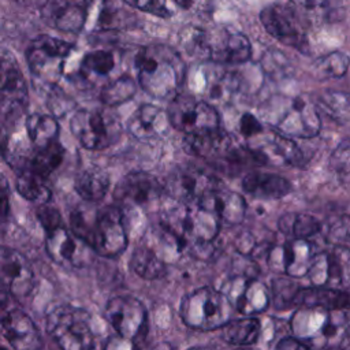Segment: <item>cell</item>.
<instances>
[{
  "instance_id": "1",
  "label": "cell",
  "mask_w": 350,
  "mask_h": 350,
  "mask_svg": "<svg viewBox=\"0 0 350 350\" xmlns=\"http://www.w3.org/2000/svg\"><path fill=\"white\" fill-rule=\"evenodd\" d=\"M41 19L57 31L79 34L118 29L124 16L109 0H46Z\"/></svg>"
},
{
  "instance_id": "2",
  "label": "cell",
  "mask_w": 350,
  "mask_h": 350,
  "mask_svg": "<svg viewBox=\"0 0 350 350\" xmlns=\"http://www.w3.org/2000/svg\"><path fill=\"white\" fill-rule=\"evenodd\" d=\"M137 79L145 93L167 100L178 96L186 67L180 55L164 44H150L135 56Z\"/></svg>"
},
{
  "instance_id": "3",
  "label": "cell",
  "mask_w": 350,
  "mask_h": 350,
  "mask_svg": "<svg viewBox=\"0 0 350 350\" xmlns=\"http://www.w3.org/2000/svg\"><path fill=\"white\" fill-rule=\"evenodd\" d=\"M265 119L288 138H312L321 129L320 112L306 96L275 98L268 104Z\"/></svg>"
},
{
  "instance_id": "4",
  "label": "cell",
  "mask_w": 350,
  "mask_h": 350,
  "mask_svg": "<svg viewBox=\"0 0 350 350\" xmlns=\"http://www.w3.org/2000/svg\"><path fill=\"white\" fill-rule=\"evenodd\" d=\"M234 306L215 287L205 286L186 294L179 305L182 321L194 329L211 331L221 328L234 316Z\"/></svg>"
},
{
  "instance_id": "5",
  "label": "cell",
  "mask_w": 350,
  "mask_h": 350,
  "mask_svg": "<svg viewBox=\"0 0 350 350\" xmlns=\"http://www.w3.org/2000/svg\"><path fill=\"white\" fill-rule=\"evenodd\" d=\"M77 46L66 40L52 36L36 37L27 51L26 62L31 75L42 85L55 88L66 75L67 66L75 53Z\"/></svg>"
},
{
  "instance_id": "6",
  "label": "cell",
  "mask_w": 350,
  "mask_h": 350,
  "mask_svg": "<svg viewBox=\"0 0 350 350\" xmlns=\"http://www.w3.org/2000/svg\"><path fill=\"white\" fill-rule=\"evenodd\" d=\"M46 334L60 350H94V336L89 313L77 306L60 305L53 308L45 323Z\"/></svg>"
},
{
  "instance_id": "7",
  "label": "cell",
  "mask_w": 350,
  "mask_h": 350,
  "mask_svg": "<svg viewBox=\"0 0 350 350\" xmlns=\"http://www.w3.org/2000/svg\"><path fill=\"white\" fill-rule=\"evenodd\" d=\"M74 138L89 150H101L111 146L120 135V124L105 109L81 108L70 119Z\"/></svg>"
},
{
  "instance_id": "8",
  "label": "cell",
  "mask_w": 350,
  "mask_h": 350,
  "mask_svg": "<svg viewBox=\"0 0 350 350\" xmlns=\"http://www.w3.org/2000/svg\"><path fill=\"white\" fill-rule=\"evenodd\" d=\"M129 243L124 216L119 206L108 205L94 212L90 249L107 258L122 254Z\"/></svg>"
},
{
  "instance_id": "9",
  "label": "cell",
  "mask_w": 350,
  "mask_h": 350,
  "mask_svg": "<svg viewBox=\"0 0 350 350\" xmlns=\"http://www.w3.org/2000/svg\"><path fill=\"white\" fill-rule=\"evenodd\" d=\"M104 314L116 335L134 342L138 347L145 340L149 328L148 310L138 298L115 295L107 302Z\"/></svg>"
},
{
  "instance_id": "10",
  "label": "cell",
  "mask_w": 350,
  "mask_h": 350,
  "mask_svg": "<svg viewBox=\"0 0 350 350\" xmlns=\"http://www.w3.org/2000/svg\"><path fill=\"white\" fill-rule=\"evenodd\" d=\"M29 92L15 56L0 49V119L15 122L26 109Z\"/></svg>"
},
{
  "instance_id": "11",
  "label": "cell",
  "mask_w": 350,
  "mask_h": 350,
  "mask_svg": "<svg viewBox=\"0 0 350 350\" xmlns=\"http://www.w3.org/2000/svg\"><path fill=\"white\" fill-rule=\"evenodd\" d=\"M342 312H329L320 308H297L290 320L293 336L299 340H313L325 346L335 340L345 327Z\"/></svg>"
},
{
  "instance_id": "12",
  "label": "cell",
  "mask_w": 350,
  "mask_h": 350,
  "mask_svg": "<svg viewBox=\"0 0 350 350\" xmlns=\"http://www.w3.org/2000/svg\"><path fill=\"white\" fill-rule=\"evenodd\" d=\"M167 116L170 124L186 135L220 129L216 108L190 96H175L168 105Z\"/></svg>"
},
{
  "instance_id": "13",
  "label": "cell",
  "mask_w": 350,
  "mask_h": 350,
  "mask_svg": "<svg viewBox=\"0 0 350 350\" xmlns=\"http://www.w3.org/2000/svg\"><path fill=\"white\" fill-rule=\"evenodd\" d=\"M12 295L0 297V325L7 342L15 350H41L42 338L34 321L12 301Z\"/></svg>"
},
{
  "instance_id": "14",
  "label": "cell",
  "mask_w": 350,
  "mask_h": 350,
  "mask_svg": "<svg viewBox=\"0 0 350 350\" xmlns=\"http://www.w3.org/2000/svg\"><path fill=\"white\" fill-rule=\"evenodd\" d=\"M260 22L265 31L282 44L302 53H309V41L302 21L291 7L271 4L260 11Z\"/></svg>"
},
{
  "instance_id": "15",
  "label": "cell",
  "mask_w": 350,
  "mask_h": 350,
  "mask_svg": "<svg viewBox=\"0 0 350 350\" xmlns=\"http://www.w3.org/2000/svg\"><path fill=\"white\" fill-rule=\"evenodd\" d=\"M219 290L243 316H257L267 310L271 302L268 287L257 278L234 275Z\"/></svg>"
},
{
  "instance_id": "16",
  "label": "cell",
  "mask_w": 350,
  "mask_h": 350,
  "mask_svg": "<svg viewBox=\"0 0 350 350\" xmlns=\"http://www.w3.org/2000/svg\"><path fill=\"white\" fill-rule=\"evenodd\" d=\"M0 286L14 298L27 297L36 286L30 261L8 246H0Z\"/></svg>"
},
{
  "instance_id": "17",
  "label": "cell",
  "mask_w": 350,
  "mask_h": 350,
  "mask_svg": "<svg viewBox=\"0 0 350 350\" xmlns=\"http://www.w3.org/2000/svg\"><path fill=\"white\" fill-rule=\"evenodd\" d=\"M220 186V180L206 171L198 168H180L168 178L164 191L178 202L196 204Z\"/></svg>"
},
{
  "instance_id": "18",
  "label": "cell",
  "mask_w": 350,
  "mask_h": 350,
  "mask_svg": "<svg viewBox=\"0 0 350 350\" xmlns=\"http://www.w3.org/2000/svg\"><path fill=\"white\" fill-rule=\"evenodd\" d=\"M208 60L224 64H241L250 59L252 45L249 38L226 27L206 30Z\"/></svg>"
},
{
  "instance_id": "19",
  "label": "cell",
  "mask_w": 350,
  "mask_h": 350,
  "mask_svg": "<svg viewBox=\"0 0 350 350\" xmlns=\"http://www.w3.org/2000/svg\"><path fill=\"white\" fill-rule=\"evenodd\" d=\"M45 249L55 262L66 268H81L88 265L93 252L64 224L45 232Z\"/></svg>"
},
{
  "instance_id": "20",
  "label": "cell",
  "mask_w": 350,
  "mask_h": 350,
  "mask_svg": "<svg viewBox=\"0 0 350 350\" xmlns=\"http://www.w3.org/2000/svg\"><path fill=\"white\" fill-rule=\"evenodd\" d=\"M116 67V55L111 49H89L82 53L72 71L68 72L70 79L81 89H89L98 82L105 81Z\"/></svg>"
},
{
  "instance_id": "21",
  "label": "cell",
  "mask_w": 350,
  "mask_h": 350,
  "mask_svg": "<svg viewBox=\"0 0 350 350\" xmlns=\"http://www.w3.org/2000/svg\"><path fill=\"white\" fill-rule=\"evenodd\" d=\"M163 193L164 186L152 174L133 171L119 180L113 191V198L124 205H145L159 200Z\"/></svg>"
},
{
  "instance_id": "22",
  "label": "cell",
  "mask_w": 350,
  "mask_h": 350,
  "mask_svg": "<svg viewBox=\"0 0 350 350\" xmlns=\"http://www.w3.org/2000/svg\"><path fill=\"white\" fill-rule=\"evenodd\" d=\"M196 205L215 213L220 221H224L228 226L242 223L246 213V202L243 197L223 186L202 197Z\"/></svg>"
},
{
  "instance_id": "23",
  "label": "cell",
  "mask_w": 350,
  "mask_h": 350,
  "mask_svg": "<svg viewBox=\"0 0 350 350\" xmlns=\"http://www.w3.org/2000/svg\"><path fill=\"white\" fill-rule=\"evenodd\" d=\"M220 231L219 217L196 204H186L182 223L183 239L191 242H213Z\"/></svg>"
},
{
  "instance_id": "24",
  "label": "cell",
  "mask_w": 350,
  "mask_h": 350,
  "mask_svg": "<svg viewBox=\"0 0 350 350\" xmlns=\"http://www.w3.org/2000/svg\"><path fill=\"white\" fill-rule=\"evenodd\" d=\"M295 308H320L329 312L350 309V287L334 288L309 286L301 287L294 302Z\"/></svg>"
},
{
  "instance_id": "25",
  "label": "cell",
  "mask_w": 350,
  "mask_h": 350,
  "mask_svg": "<svg viewBox=\"0 0 350 350\" xmlns=\"http://www.w3.org/2000/svg\"><path fill=\"white\" fill-rule=\"evenodd\" d=\"M170 120L167 111L153 105H139L127 120L129 133L138 139L157 138L168 131Z\"/></svg>"
},
{
  "instance_id": "26",
  "label": "cell",
  "mask_w": 350,
  "mask_h": 350,
  "mask_svg": "<svg viewBox=\"0 0 350 350\" xmlns=\"http://www.w3.org/2000/svg\"><path fill=\"white\" fill-rule=\"evenodd\" d=\"M230 135L217 129L200 134L186 135L183 139V148L189 154L202 159H221L232 149Z\"/></svg>"
},
{
  "instance_id": "27",
  "label": "cell",
  "mask_w": 350,
  "mask_h": 350,
  "mask_svg": "<svg viewBox=\"0 0 350 350\" xmlns=\"http://www.w3.org/2000/svg\"><path fill=\"white\" fill-rule=\"evenodd\" d=\"M242 189L260 200H279L291 191V183L271 172H249L242 180Z\"/></svg>"
},
{
  "instance_id": "28",
  "label": "cell",
  "mask_w": 350,
  "mask_h": 350,
  "mask_svg": "<svg viewBox=\"0 0 350 350\" xmlns=\"http://www.w3.org/2000/svg\"><path fill=\"white\" fill-rule=\"evenodd\" d=\"M256 149L267 163H271V157L275 159V163L287 164L293 167H299L304 164V152L298 146V144L286 135L279 133H272V135L262 144L257 146H252Z\"/></svg>"
},
{
  "instance_id": "29",
  "label": "cell",
  "mask_w": 350,
  "mask_h": 350,
  "mask_svg": "<svg viewBox=\"0 0 350 350\" xmlns=\"http://www.w3.org/2000/svg\"><path fill=\"white\" fill-rule=\"evenodd\" d=\"M64 148L59 139L41 148H33V150L29 152L26 164L21 171L26 170L44 179H48V176L60 167L64 160Z\"/></svg>"
},
{
  "instance_id": "30",
  "label": "cell",
  "mask_w": 350,
  "mask_h": 350,
  "mask_svg": "<svg viewBox=\"0 0 350 350\" xmlns=\"http://www.w3.org/2000/svg\"><path fill=\"white\" fill-rule=\"evenodd\" d=\"M109 189L108 174L98 167H89L81 171L74 182L75 193L86 202L101 201Z\"/></svg>"
},
{
  "instance_id": "31",
  "label": "cell",
  "mask_w": 350,
  "mask_h": 350,
  "mask_svg": "<svg viewBox=\"0 0 350 350\" xmlns=\"http://www.w3.org/2000/svg\"><path fill=\"white\" fill-rule=\"evenodd\" d=\"M286 250V272L290 278L306 276L314 254V246L310 239H290L284 243Z\"/></svg>"
},
{
  "instance_id": "32",
  "label": "cell",
  "mask_w": 350,
  "mask_h": 350,
  "mask_svg": "<svg viewBox=\"0 0 350 350\" xmlns=\"http://www.w3.org/2000/svg\"><path fill=\"white\" fill-rule=\"evenodd\" d=\"M261 321L256 316L232 319L221 327L223 339L238 347L254 345L261 335Z\"/></svg>"
},
{
  "instance_id": "33",
  "label": "cell",
  "mask_w": 350,
  "mask_h": 350,
  "mask_svg": "<svg viewBox=\"0 0 350 350\" xmlns=\"http://www.w3.org/2000/svg\"><path fill=\"white\" fill-rule=\"evenodd\" d=\"M278 227L290 239H312L321 231L320 220L309 213H284L279 217Z\"/></svg>"
},
{
  "instance_id": "34",
  "label": "cell",
  "mask_w": 350,
  "mask_h": 350,
  "mask_svg": "<svg viewBox=\"0 0 350 350\" xmlns=\"http://www.w3.org/2000/svg\"><path fill=\"white\" fill-rule=\"evenodd\" d=\"M130 268L135 275L145 280L160 279L167 272V264L146 245L134 249L130 257Z\"/></svg>"
},
{
  "instance_id": "35",
  "label": "cell",
  "mask_w": 350,
  "mask_h": 350,
  "mask_svg": "<svg viewBox=\"0 0 350 350\" xmlns=\"http://www.w3.org/2000/svg\"><path fill=\"white\" fill-rule=\"evenodd\" d=\"M25 129L33 148H41L57 141L59 124L52 115L34 112L26 118Z\"/></svg>"
},
{
  "instance_id": "36",
  "label": "cell",
  "mask_w": 350,
  "mask_h": 350,
  "mask_svg": "<svg viewBox=\"0 0 350 350\" xmlns=\"http://www.w3.org/2000/svg\"><path fill=\"white\" fill-rule=\"evenodd\" d=\"M328 282L327 287L349 288L350 287V247L334 246L327 252Z\"/></svg>"
},
{
  "instance_id": "37",
  "label": "cell",
  "mask_w": 350,
  "mask_h": 350,
  "mask_svg": "<svg viewBox=\"0 0 350 350\" xmlns=\"http://www.w3.org/2000/svg\"><path fill=\"white\" fill-rule=\"evenodd\" d=\"M319 112H324L328 118L339 124H350V94L338 90L323 92L316 104Z\"/></svg>"
},
{
  "instance_id": "38",
  "label": "cell",
  "mask_w": 350,
  "mask_h": 350,
  "mask_svg": "<svg viewBox=\"0 0 350 350\" xmlns=\"http://www.w3.org/2000/svg\"><path fill=\"white\" fill-rule=\"evenodd\" d=\"M15 186L18 193L25 200L40 204V205L48 204L52 196L51 189L46 185V179L26 170L16 172Z\"/></svg>"
},
{
  "instance_id": "39",
  "label": "cell",
  "mask_w": 350,
  "mask_h": 350,
  "mask_svg": "<svg viewBox=\"0 0 350 350\" xmlns=\"http://www.w3.org/2000/svg\"><path fill=\"white\" fill-rule=\"evenodd\" d=\"M350 66V59L346 53L340 51L328 52L319 59L312 66V75L319 81L334 79L343 77Z\"/></svg>"
},
{
  "instance_id": "40",
  "label": "cell",
  "mask_w": 350,
  "mask_h": 350,
  "mask_svg": "<svg viewBox=\"0 0 350 350\" xmlns=\"http://www.w3.org/2000/svg\"><path fill=\"white\" fill-rule=\"evenodd\" d=\"M137 92V83L130 75H119L108 81L100 90V101L108 107H116L129 101Z\"/></svg>"
},
{
  "instance_id": "41",
  "label": "cell",
  "mask_w": 350,
  "mask_h": 350,
  "mask_svg": "<svg viewBox=\"0 0 350 350\" xmlns=\"http://www.w3.org/2000/svg\"><path fill=\"white\" fill-rule=\"evenodd\" d=\"M301 287L302 286H299L294 278H290L287 275L275 276L271 280L269 286V294L273 306L280 310L293 308Z\"/></svg>"
},
{
  "instance_id": "42",
  "label": "cell",
  "mask_w": 350,
  "mask_h": 350,
  "mask_svg": "<svg viewBox=\"0 0 350 350\" xmlns=\"http://www.w3.org/2000/svg\"><path fill=\"white\" fill-rule=\"evenodd\" d=\"M179 42L187 55L197 59L208 60L206 30L194 26H186L179 33Z\"/></svg>"
},
{
  "instance_id": "43",
  "label": "cell",
  "mask_w": 350,
  "mask_h": 350,
  "mask_svg": "<svg viewBox=\"0 0 350 350\" xmlns=\"http://www.w3.org/2000/svg\"><path fill=\"white\" fill-rule=\"evenodd\" d=\"M327 242L334 246L350 245V215H339L334 217L325 231Z\"/></svg>"
},
{
  "instance_id": "44",
  "label": "cell",
  "mask_w": 350,
  "mask_h": 350,
  "mask_svg": "<svg viewBox=\"0 0 350 350\" xmlns=\"http://www.w3.org/2000/svg\"><path fill=\"white\" fill-rule=\"evenodd\" d=\"M329 168L336 174H350V138L340 141L329 156Z\"/></svg>"
},
{
  "instance_id": "45",
  "label": "cell",
  "mask_w": 350,
  "mask_h": 350,
  "mask_svg": "<svg viewBox=\"0 0 350 350\" xmlns=\"http://www.w3.org/2000/svg\"><path fill=\"white\" fill-rule=\"evenodd\" d=\"M291 8L302 22H310L312 16L323 15L328 7V0H290Z\"/></svg>"
},
{
  "instance_id": "46",
  "label": "cell",
  "mask_w": 350,
  "mask_h": 350,
  "mask_svg": "<svg viewBox=\"0 0 350 350\" xmlns=\"http://www.w3.org/2000/svg\"><path fill=\"white\" fill-rule=\"evenodd\" d=\"M261 68L265 74L269 77H280L283 74H287L288 71V62L287 59L276 51H269L261 57Z\"/></svg>"
},
{
  "instance_id": "47",
  "label": "cell",
  "mask_w": 350,
  "mask_h": 350,
  "mask_svg": "<svg viewBox=\"0 0 350 350\" xmlns=\"http://www.w3.org/2000/svg\"><path fill=\"white\" fill-rule=\"evenodd\" d=\"M312 286L327 287L328 282V267H327V252H317L312 261V265L306 273Z\"/></svg>"
},
{
  "instance_id": "48",
  "label": "cell",
  "mask_w": 350,
  "mask_h": 350,
  "mask_svg": "<svg viewBox=\"0 0 350 350\" xmlns=\"http://www.w3.org/2000/svg\"><path fill=\"white\" fill-rule=\"evenodd\" d=\"M124 3L144 11L152 14L159 18H168L171 16V11L167 7L165 0H123Z\"/></svg>"
},
{
  "instance_id": "49",
  "label": "cell",
  "mask_w": 350,
  "mask_h": 350,
  "mask_svg": "<svg viewBox=\"0 0 350 350\" xmlns=\"http://www.w3.org/2000/svg\"><path fill=\"white\" fill-rule=\"evenodd\" d=\"M11 217V194L7 179L0 174V234L8 227Z\"/></svg>"
},
{
  "instance_id": "50",
  "label": "cell",
  "mask_w": 350,
  "mask_h": 350,
  "mask_svg": "<svg viewBox=\"0 0 350 350\" xmlns=\"http://www.w3.org/2000/svg\"><path fill=\"white\" fill-rule=\"evenodd\" d=\"M37 219L40 221V224L42 226L44 231H52L60 226H63V219L62 215L59 213V211L53 206H49L46 204L40 205L37 209Z\"/></svg>"
},
{
  "instance_id": "51",
  "label": "cell",
  "mask_w": 350,
  "mask_h": 350,
  "mask_svg": "<svg viewBox=\"0 0 350 350\" xmlns=\"http://www.w3.org/2000/svg\"><path fill=\"white\" fill-rule=\"evenodd\" d=\"M267 265L269 269L273 272L283 275L286 272V250H284V243L283 245H276L272 243L267 252Z\"/></svg>"
},
{
  "instance_id": "52",
  "label": "cell",
  "mask_w": 350,
  "mask_h": 350,
  "mask_svg": "<svg viewBox=\"0 0 350 350\" xmlns=\"http://www.w3.org/2000/svg\"><path fill=\"white\" fill-rule=\"evenodd\" d=\"M179 8L193 14H211L215 10V0H172Z\"/></svg>"
},
{
  "instance_id": "53",
  "label": "cell",
  "mask_w": 350,
  "mask_h": 350,
  "mask_svg": "<svg viewBox=\"0 0 350 350\" xmlns=\"http://www.w3.org/2000/svg\"><path fill=\"white\" fill-rule=\"evenodd\" d=\"M239 130L246 138H254L262 134L264 127L261 122L252 113H243L239 122Z\"/></svg>"
},
{
  "instance_id": "54",
  "label": "cell",
  "mask_w": 350,
  "mask_h": 350,
  "mask_svg": "<svg viewBox=\"0 0 350 350\" xmlns=\"http://www.w3.org/2000/svg\"><path fill=\"white\" fill-rule=\"evenodd\" d=\"M103 350H139V347L134 342L115 334L107 339Z\"/></svg>"
},
{
  "instance_id": "55",
  "label": "cell",
  "mask_w": 350,
  "mask_h": 350,
  "mask_svg": "<svg viewBox=\"0 0 350 350\" xmlns=\"http://www.w3.org/2000/svg\"><path fill=\"white\" fill-rule=\"evenodd\" d=\"M275 350H310V346L295 336H286L278 342Z\"/></svg>"
},
{
  "instance_id": "56",
  "label": "cell",
  "mask_w": 350,
  "mask_h": 350,
  "mask_svg": "<svg viewBox=\"0 0 350 350\" xmlns=\"http://www.w3.org/2000/svg\"><path fill=\"white\" fill-rule=\"evenodd\" d=\"M10 145V137H8V130H7V123L0 119V153L4 156Z\"/></svg>"
},
{
  "instance_id": "57",
  "label": "cell",
  "mask_w": 350,
  "mask_h": 350,
  "mask_svg": "<svg viewBox=\"0 0 350 350\" xmlns=\"http://www.w3.org/2000/svg\"><path fill=\"white\" fill-rule=\"evenodd\" d=\"M64 101H67L66 97H62L60 100H57V98L53 96V103H64ZM59 107H62V113H63V112H67V107H64L63 104H56L55 107H52L53 112H57V111H59Z\"/></svg>"
},
{
  "instance_id": "58",
  "label": "cell",
  "mask_w": 350,
  "mask_h": 350,
  "mask_svg": "<svg viewBox=\"0 0 350 350\" xmlns=\"http://www.w3.org/2000/svg\"><path fill=\"white\" fill-rule=\"evenodd\" d=\"M152 350H175L172 345H170L168 342H160L157 343Z\"/></svg>"
},
{
  "instance_id": "59",
  "label": "cell",
  "mask_w": 350,
  "mask_h": 350,
  "mask_svg": "<svg viewBox=\"0 0 350 350\" xmlns=\"http://www.w3.org/2000/svg\"><path fill=\"white\" fill-rule=\"evenodd\" d=\"M235 350H258V349H254L252 346H241V347H237Z\"/></svg>"
},
{
  "instance_id": "60",
  "label": "cell",
  "mask_w": 350,
  "mask_h": 350,
  "mask_svg": "<svg viewBox=\"0 0 350 350\" xmlns=\"http://www.w3.org/2000/svg\"><path fill=\"white\" fill-rule=\"evenodd\" d=\"M187 350H212V349H202V347H191V349H187Z\"/></svg>"
},
{
  "instance_id": "61",
  "label": "cell",
  "mask_w": 350,
  "mask_h": 350,
  "mask_svg": "<svg viewBox=\"0 0 350 350\" xmlns=\"http://www.w3.org/2000/svg\"><path fill=\"white\" fill-rule=\"evenodd\" d=\"M94 350H96V349H94Z\"/></svg>"
}]
</instances>
